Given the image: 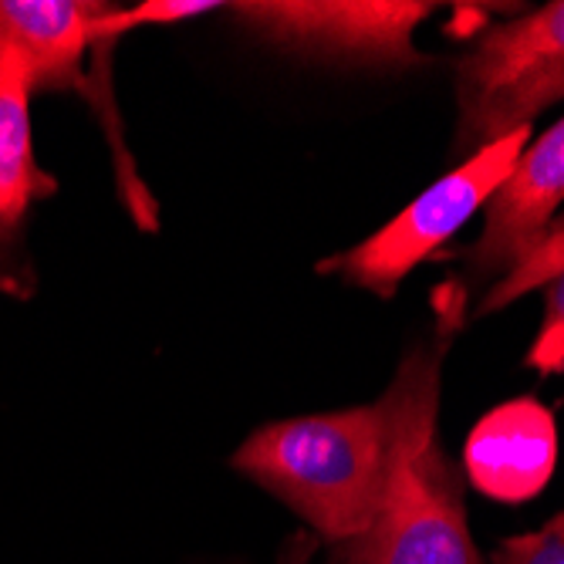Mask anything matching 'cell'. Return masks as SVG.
I'll return each mask as SVG.
<instances>
[{"label":"cell","mask_w":564,"mask_h":564,"mask_svg":"<svg viewBox=\"0 0 564 564\" xmlns=\"http://www.w3.org/2000/svg\"><path fill=\"white\" fill-rule=\"evenodd\" d=\"M399 420L389 389L379 402L268 423L234 453V470L281 497L332 544L366 534L392 484Z\"/></svg>","instance_id":"cell-1"},{"label":"cell","mask_w":564,"mask_h":564,"mask_svg":"<svg viewBox=\"0 0 564 564\" xmlns=\"http://www.w3.org/2000/svg\"><path fill=\"white\" fill-rule=\"evenodd\" d=\"M443 351L446 341L416 345L389 382L399 420L392 484L376 524L335 544L332 564H480L459 474L436 436Z\"/></svg>","instance_id":"cell-2"},{"label":"cell","mask_w":564,"mask_h":564,"mask_svg":"<svg viewBox=\"0 0 564 564\" xmlns=\"http://www.w3.org/2000/svg\"><path fill=\"white\" fill-rule=\"evenodd\" d=\"M564 98V0L484 31L456 62V152L487 149Z\"/></svg>","instance_id":"cell-3"},{"label":"cell","mask_w":564,"mask_h":564,"mask_svg":"<svg viewBox=\"0 0 564 564\" xmlns=\"http://www.w3.org/2000/svg\"><path fill=\"white\" fill-rule=\"evenodd\" d=\"M528 142L531 129H521L474 152L443 180H436L426 193H420L399 217H392L369 240L322 261L318 274H338L351 288H366L379 297H392L405 274H413L423 261H430L480 207H487V199L510 176Z\"/></svg>","instance_id":"cell-4"},{"label":"cell","mask_w":564,"mask_h":564,"mask_svg":"<svg viewBox=\"0 0 564 564\" xmlns=\"http://www.w3.org/2000/svg\"><path fill=\"white\" fill-rule=\"evenodd\" d=\"M240 24L271 44L379 68H423L416 28L433 14L426 0H247L230 4Z\"/></svg>","instance_id":"cell-5"},{"label":"cell","mask_w":564,"mask_h":564,"mask_svg":"<svg viewBox=\"0 0 564 564\" xmlns=\"http://www.w3.org/2000/svg\"><path fill=\"white\" fill-rule=\"evenodd\" d=\"M561 203H564V119L521 149L510 176L487 199L484 230L464 250V264L477 278L500 281L551 234Z\"/></svg>","instance_id":"cell-6"},{"label":"cell","mask_w":564,"mask_h":564,"mask_svg":"<svg viewBox=\"0 0 564 564\" xmlns=\"http://www.w3.org/2000/svg\"><path fill=\"white\" fill-rule=\"evenodd\" d=\"M98 0H0V58H11L31 91H85V58L112 51L98 37Z\"/></svg>","instance_id":"cell-7"},{"label":"cell","mask_w":564,"mask_h":564,"mask_svg":"<svg viewBox=\"0 0 564 564\" xmlns=\"http://www.w3.org/2000/svg\"><path fill=\"white\" fill-rule=\"evenodd\" d=\"M31 95L24 72L11 58H0V291L14 297L34 291V271L24 253L31 210L58 193V180L34 152Z\"/></svg>","instance_id":"cell-8"},{"label":"cell","mask_w":564,"mask_h":564,"mask_svg":"<svg viewBox=\"0 0 564 564\" xmlns=\"http://www.w3.org/2000/svg\"><path fill=\"white\" fill-rule=\"evenodd\" d=\"M557 464V430L538 399H514L487 413L467 446L464 467L474 487L494 500L521 503L541 494Z\"/></svg>","instance_id":"cell-9"},{"label":"cell","mask_w":564,"mask_h":564,"mask_svg":"<svg viewBox=\"0 0 564 564\" xmlns=\"http://www.w3.org/2000/svg\"><path fill=\"white\" fill-rule=\"evenodd\" d=\"M564 271V230H551L528 258L514 268V271H507L500 281H494V288L484 294V301L477 304V318L484 315H494L500 312V307L507 304H514L518 297L544 288L551 278H557Z\"/></svg>","instance_id":"cell-10"},{"label":"cell","mask_w":564,"mask_h":564,"mask_svg":"<svg viewBox=\"0 0 564 564\" xmlns=\"http://www.w3.org/2000/svg\"><path fill=\"white\" fill-rule=\"evenodd\" d=\"M220 11L217 0H142L135 8H119L109 4L106 14L98 18V37L101 41H119L126 37L132 28H145V24H176V21H189L199 14Z\"/></svg>","instance_id":"cell-11"},{"label":"cell","mask_w":564,"mask_h":564,"mask_svg":"<svg viewBox=\"0 0 564 564\" xmlns=\"http://www.w3.org/2000/svg\"><path fill=\"white\" fill-rule=\"evenodd\" d=\"M544 288H547L544 318H541L534 345L528 348L524 366L541 376H557L564 372V271L551 278Z\"/></svg>","instance_id":"cell-12"},{"label":"cell","mask_w":564,"mask_h":564,"mask_svg":"<svg viewBox=\"0 0 564 564\" xmlns=\"http://www.w3.org/2000/svg\"><path fill=\"white\" fill-rule=\"evenodd\" d=\"M494 564H564V510L531 534H518L497 544Z\"/></svg>","instance_id":"cell-13"},{"label":"cell","mask_w":564,"mask_h":564,"mask_svg":"<svg viewBox=\"0 0 564 564\" xmlns=\"http://www.w3.org/2000/svg\"><path fill=\"white\" fill-rule=\"evenodd\" d=\"M312 554H315V541L307 534H297L284 544L274 564H312Z\"/></svg>","instance_id":"cell-14"},{"label":"cell","mask_w":564,"mask_h":564,"mask_svg":"<svg viewBox=\"0 0 564 564\" xmlns=\"http://www.w3.org/2000/svg\"><path fill=\"white\" fill-rule=\"evenodd\" d=\"M551 230H564V217H557V220H554V227H551Z\"/></svg>","instance_id":"cell-15"}]
</instances>
